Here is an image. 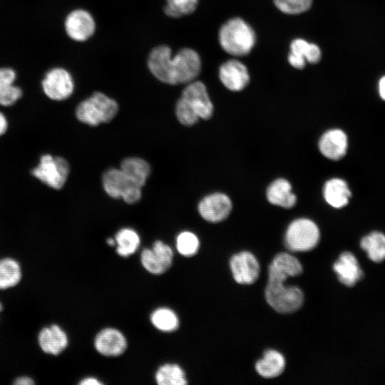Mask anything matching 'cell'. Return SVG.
Segmentation results:
<instances>
[{"instance_id": "obj_1", "label": "cell", "mask_w": 385, "mask_h": 385, "mask_svg": "<svg viewBox=\"0 0 385 385\" xmlns=\"http://www.w3.org/2000/svg\"><path fill=\"white\" fill-rule=\"evenodd\" d=\"M148 68L159 81L169 84H188L199 76L201 58L199 53L191 48H183L174 56L166 45L153 48L148 58Z\"/></svg>"}, {"instance_id": "obj_2", "label": "cell", "mask_w": 385, "mask_h": 385, "mask_svg": "<svg viewBox=\"0 0 385 385\" xmlns=\"http://www.w3.org/2000/svg\"><path fill=\"white\" fill-rule=\"evenodd\" d=\"M218 40L222 48L235 56H244L250 53L256 42L252 26L240 17L227 20L220 27Z\"/></svg>"}, {"instance_id": "obj_3", "label": "cell", "mask_w": 385, "mask_h": 385, "mask_svg": "<svg viewBox=\"0 0 385 385\" xmlns=\"http://www.w3.org/2000/svg\"><path fill=\"white\" fill-rule=\"evenodd\" d=\"M118 111V104L113 99L99 91L81 101L76 109L78 120L91 126L110 122Z\"/></svg>"}, {"instance_id": "obj_4", "label": "cell", "mask_w": 385, "mask_h": 385, "mask_svg": "<svg viewBox=\"0 0 385 385\" xmlns=\"http://www.w3.org/2000/svg\"><path fill=\"white\" fill-rule=\"evenodd\" d=\"M102 183L105 192L114 199H123L128 204L138 202L142 196V187L129 178L121 169L109 168L104 172Z\"/></svg>"}, {"instance_id": "obj_5", "label": "cell", "mask_w": 385, "mask_h": 385, "mask_svg": "<svg viewBox=\"0 0 385 385\" xmlns=\"http://www.w3.org/2000/svg\"><path fill=\"white\" fill-rule=\"evenodd\" d=\"M320 238L317 225L311 220L299 218L292 221L287 229L285 245L294 252H307L314 248Z\"/></svg>"}, {"instance_id": "obj_6", "label": "cell", "mask_w": 385, "mask_h": 385, "mask_svg": "<svg viewBox=\"0 0 385 385\" xmlns=\"http://www.w3.org/2000/svg\"><path fill=\"white\" fill-rule=\"evenodd\" d=\"M265 294L270 306L280 313L297 311L304 300L303 292L299 287L286 286L284 282H268Z\"/></svg>"}, {"instance_id": "obj_7", "label": "cell", "mask_w": 385, "mask_h": 385, "mask_svg": "<svg viewBox=\"0 0 385 385\" xmlns=\"http://www.w3.org/2000/svg\"><path fill=\"white\" fill-rule=\"evenodd\" d=\"M68 163L59 156L46 154L41 156L32 175L48 186L58 190L65 184L69 174Z\"/></svg>"}, {"instance_id": "obj_8", "label": "cell", "mask_w": 385, "mask_h": 385, "mask_svg": "<svg viewBox=\"0 0 385 385\" xmlns=\"http://www.w3.org/2000/svg\"><path fill=\"white\" fill-rule=\"evenodd\" d=\"M44 93L51 100L63 101L69 98L74 91V81L66 69L56 67L49 70L41 83Z\"/></svg>"}, {"instance_id": "obj_9", "label": "cell", "mask_w": 385, "mask_h": 385, "mask_svg": "<svg viewBox=\"0 0 385 385\" xmlns=\"http://www.w3.org/2000/svg\"><path fill=\"white\" fill-rule=\"evenodd\" d=\"M66 33L75 41L83 42L96 32V24L92 14L86 9H77L71 11L64 21Z\"/></svg>"}, {"instance_id": "obj_10", "label": "cell", "mask_w": 385, "mask_h": 385, "mask_svg": "<svg viewBox=\"0 0 385 385\" xmlns=\"http://www.w3.org/2000/svg\"><path fill=\"white\" fill-rule=\"evenodd\" d=\"M173 259L172 249L160 240L155 241L151 249L145 248L140 254L143 267L153 274L165 272L171 266Z\"/></svg>"}, {"instance_id": "obj_11", "label": "cell", "mask_w": 385, "mask_h": 385, "mask_svg": "<svg viewBox=\"0 0 385 385\" xmlns=\"http://www.w3.org/2000/svg\"><path fill=\"white\" fill-rule=\"evenodd\" d=\"M197 113L200 118L207 120L213 113V105L205 85L195 80L186 85L180 96Z\"/></svg>"}, {"instance_id": "obj_12", "label": "cell", "mask_w": 385, "mask_h": 385, "mask_svg": "<svg viewBox=\"0 0 385 385\" xmlns=\"http://www.w3.org/2000/svg\"><path fill=\"white\" fill-rule=\"evenodd\" d=\"M232 209L230 197L222 192H215L203 197L197 210L201 217L210 222H219L227 217Z\"/></svg>"}, {"instance_id": "obj_13", "label": "cell", "mask_w": 385, "mask_h": 385, "mask_svg": "<svg viewBox=\"0 0 385 385\" xmlns=\"http://www.w3.org/2000/svg\"><path fill=\"white\" fill-rule=\"evenodd\" d=\"M230 266L233 278L239 284H252L259 277V262L250 252L243 251L234 255L230 259Z\"/></svg>"}, {"instance_id": "obj_14", "label": "cell", "mask_w": 385, "mask_h": 385, "mask_svg": "<svg viewBox=\"0 0 385 385\" xmlns=\"http://www.w3.org/2000/svg\"><path fill=\"white\" fill-rule=\"evenodd\" d=\"M218 75L224 86L232 91H242L250 82L246 66L236 59L224 62L219 68Z\"/></svg>"}, {"instance_id": "obj_15", "label": "cell", "mask_w": 385, "mask_h": 385, "mask_svg": "<svg viewBox=\"0 0 385 385\" xmlns=\"http://www.w3.org/2000/svg\"><path fill=\"white\" fill-rule=\"evenodd\" d=\"M302 270L300 262L294 256L285 252L279 253L269 266L268 282H284L289 277L299 275Z\"/></svg>"}, {"instance_id": "obj_16", "label": "cell", "mask_w": 385, "mask_h": 385, "mask_svg": "<svg viewBox=\"0 0 385 385\" xmlns=\"http://www.w3.org/2000/svg\"><path fill=\"white\" fill-rule=\"evenodd\" d=\"M289 48L288 62L297 69L304 68L306 62L317 63L321 60L320 48L317 44L309 43L304 39L295 38L291 42Z\"/></svg>"}, {"instance_id": "obj_17", "label": "cell", "mask_w": 385, "mask_h": 385, "mask_svg": "<svg viewBox=\"0 0 385 385\" xmlns=\"http://www.w3.org/2000/svg\"><path fill=\"white\" fill-rule=\"evenodd\" d=\"M98 352L106 356H116L123 354L127 347L124 335L114 328H106L99 332L94 339Z\"/></svg>"}, {"instance_id": "obj_18", "label": "cell", "mask_w": 385, "mask_h": 385, "mask_svg": "<svg viewBox=\"0 0 385 385\" xmlns=\"http://www.w3.org/2000/svg\"><path fill=\"white\" fill-rule=\"evenodd\" d=\"M348 140L346 133L340 129H332L325 132L319 141V149L326 158L337 160L346 153Z\"/></svg>"}, {"instance_id": "obj_19", "label": "cell", "mask_w": 385, "mask_h": 385, "mask_svg": "<svg viewBox=\"0 0 385 385\" xmlns=\"http://www.w3.org/2000/svg\"><path fill=\"white\" fill-rule=\"evenodd\" d=\"M333 269L340 282L347 287L354 286L363 275L357 259L349 252L340 255L334 262Z\"/></svg>"}, {"instance_id": "obj_20", "label": "cell", "mask_w": 385, "mask_h": 385, "mask_svg": "<svg viewBox=\"0 0 385 385\" xmlns=\"http://www.w3.org/2000/svg\"><path fill=\"white\" fill-rule=\"evenodd\" d=\"M41 349L46 354L58 355L68 346V337L65 332L56 324L44 327L38 337Z\"/></svg>"}, {"instance_id": "obj_21", "label": "cell", "mask_w": 385, "mask_h": 385, "mask_svg": "<svg viewBox=\"0 0 385 385\" xmlns=\"http://www.w3.org/2000/svg\"><path fill=\"white\" fill-rule=\"evenodd\" d=\"M266 195L267 200L274 205L291 208L296 204L297 198L292 192V185L283 178L273 181L268 186Z\"/></svg>"}, {"instance_id": "obj_22", "label": "cell", "mask_w": 385, "mask_h": 385, "mask_svg": "<svg viewBox=\"0 0 385 385\" xmlns=\"http://www.w3.org/2000/svg\"><path fill=\"white\" fill-rule=\"evenodd\" d=\"M323 195L324 200L329 205L335 208H341L348 204L351 192L344 180L332 178L324 184Z\"/></svg>"}, {"instance_id": "obj_23", "label": "cell", "mask_w": 385, "mask_h": 385, "mask_svg": "<svg viewBox=\"0 0 385 385\" xmlns=\"http://www.w3.org/2000/svg\"><path fill=\"white\" fill-rule=\"evenodd\" d=\"M283 355L274 349L267 350L262 359L256 362L255 369L262 377L272 379L279 376L284 370Z\"/></svg>"}, {"instance_id": "obj_24", "label": "cell", "mask_w": 385, "mask_h": 385, "mask_svg": "<svg viewBox=\"0 0 385 385\" xmlns=\"http://www.w3.org/2000/svg\"><path fill=\"white\" fill-rule=\"evenodd\" d=\"M120 169L129 178L142 188L150 173L149 163L138 157L125 158L121 162Z\"/></svg>"}, {"instance_id": "obj_25", "label": "cell", "mask_w": 385, "mask_h": 385, "mask_svg": "<svg viewBox=\"0 0 385 385\" xmlns=\"http://www.w3.org/2000/svg\"><path fill=\"white\" fill-rule=\"evenodd\" d=\"M360 245L371 260L380 262L385 260V235L383 233L377 231L369 233L361 239Z\"/></svg>"}, {"instance_id": "obj_26", "label": "cell", "mask_w": 385, "mask_h": 385, "mask_svg": "<svg viewBox=\"0 0 385 385\" xmlns=\"http://www.w3.org/2000/svg\"><path fill=\"white\" fill-rule=\"evenodd\" d=\"M115 240L117 244L116 252L123 257L135 253L140 243L138 234L134 230L127 227L116 233Z\"/></svg>"}, {"instance_id": "obj_27", "label": "cell", "mask_w": 385, "mask_h": 385, "mask_svg": "<svg viewBox=\"0 0 385 385\" xmlns=\"http://www.w3.org/2000/svg\"><path fill=\"white\" fill-rule=\"evenodd\" d=\"M159 385H185L188 384L183 369L176 364H165L160 366L155 375Z\"/></svg>"}, {"instance_id": "obj_28", "label": "cell", "mask_w": 385, "mask_h": 385, "mask_svg": "<svg viewBox=\"0 0 385 385\" xmlns=\"http://www.w3.org/2000/svg\"><path fill=\"white\" fill-rule=\"evenodd\" d=\"M21 277L19 264L11 258L0 260V289H5L16 285Z\"/></svg>"}, {"instance_id": "obj_29", "label": "cell", "mask_w": 385, "mask_h": 385, "mask_svg": "<svg viewBox=\"0 0 385 385\" xmlns=\"http://www.w3.org/2000/svg\"><path fill=\"white\" fill-rule=\"evenodd\" d=\"M150 322L160 331L171 332L176 330L179 325L177 314L170 309L160 307L153 312Z\"/></svg>"}, {"instance_id": "obj_30", "label": "cell", "mask_w": 385, "mask_h": 385, "mask_svg": "<svg viewBox=\"0 0 385 385\" xmlns=\"http://www.w3.org/2000/svg\"><path fill=\"white\" fill-rule=\"evenodd\" d=\"M163 11L166 16L178 19L192 14L199 3V0H165Z\"/></svg>"}, {"instance_id": "obj_31", "label": "cell", "mask_w": 385, "mask_h": 385, "mask_svg": "<svg viewBox=\"0 0 385 385\" xmlns=\"http://www.w3.org/2000/svg\"><path fill=\"white\" fill-rule=\"evenodd\" d=\"M200 241L192 232L184 231L180 233L176 239V248L178 252L185 257L194 255L198 251Z\"/></svg>"}, {"instance_id": "obj_32", "label": "cell", "mask_w": 385, "mask_h": 385, "mask_svg": "<svg viewBox=\"0 0 385 385\" xmlns=\"http://www.w3.org/2000/svg\"><path fill=\"white\" fill-rule=\"evenodd\" d=\"M313 0H274L276 7L287 14H299L308 11Z\"/></svg>"}, {"instance_id": "obj_33", "label": "cell", "mask_w": 385, "mask_h": 385, "mask_svg": "<svg viewBox=\"0 0 385 385\" xmlns=\"http://www.w3.org/2000/svg\"><path fill=\"white\" fill-rule=\"evenodd\" d=\"M175 111L178 121L185 126L195 124L200 118L189 104L181 97L175 104Z\"/></svg>"}, {"instance_id": "obj_34", "label": "cell", "mask_w": 385, "mask_h": 385, "mask_svg": "<svg viewBox=\"0 0 385 385\" xmlns=\"http://www.w3.org/2000/svg\"><path fill=\"white\" fill-rule=\"evenodd\" d=\"M21 89L14 84L0 89V105L9 106L14 104L21 96Z\"/></svg>"}, {"instance_id": "obj_35", "label": "cell", "mask_w": 385, "mask_h": 385, "mask_svg": "<svg viewBox=\"0 0 385 385\" xmlns=\"http://www.w3.org/2000/svg\"><path fill=\"white\" fill-rule=\"evenodd\" d=\"M16 73L11 68H0V89L14 84Z\"/></svg>"}, {"instance_id": "obj_36", "label": "cell", "mask_w": 385, "mask_h": 385, "mask_svg": "<svg viewBox=\"0 0 385 385\" xmlns=\"http://www.w3.org/2000/svg\"><path fill=\"white\" fill-rule=\"evenodd\" d=\"M14 384L16 385H31L34 384V381L31 378L28 376H21L17 378Z\"/></svg>"}, {"instance_id": "obj_37", "label": "cell", "mask_w": 385, "mask_h": 385, "mask_svg": "<svg viewBox=\"0 0 385 385\" xmlns=\"http://www.w3.org/2000/svg\"><path fill=\"white\" fill-rule=\"evenodd\" d=\"M81 385H101L102 383L100 382L98 379L93 377H88L83 379L79 382Z\"/></svg>"}, {"instance_id": "obj_38", "label": "cell", "mask_w": 385, "mask_h": 385, "mask_svg": "<svg viewBox=\"0 0 385 385\" xmlns=\"http://www.w3.org/2000/svg\"><path fill=\"white\" fill-rule=\"evenodd\" d=\"M7 129V120L3 113L0 112V135L4 134Z\"/></svg>"}, {"instance_id": "obj_39", "label": "cell", "mask_w": 385, "mask_h": 385, "mask_svg": "<svg viewBox=\"0 0 385 385\" xmlns=\"http://www.w3.org/2000/svg\"><path fill=\"white\" fill-rule=\"evenodd\" d=\"M379 91L380 96L385 101V76L382 77L379 81Z\"/></svg>"}, {"instance_id": "obj_40", "label": "cell", "mask_w": 385, "mask_h": 385, "mask_svg": "<svg viewBox=\"0 0 385 385\" xmlns=\"http://www.w3.org/2000/svg\"><path fill=\"white\" fill-rule=\"evenodd\" d=\"M106 242L110 246H113L115 245V240L113 238L107 239Z\"/></svg>"}, {"instance_id": "obj_41", "label": "cell", "mask_w": 385, "mask_h": 385, "mask_svg": "<svg viewBox=\"0 0 385 385\" xmlns=\"http://www.w3.org/2000/svg\"><path fill=\"white\" fill-rule=\"evenodd\" d=\"M1 309H2V305H1V304L0 303V312L1 311Z\"/></svg>"}]
</instances>
